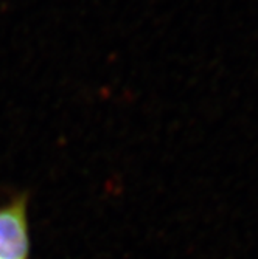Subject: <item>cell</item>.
<instances>
[{
  "instance_id": "obj_1",
  "label": "cell",
  "mask_w": 258,
  "mask_h": 259,
  "mask_svg": "<svg viewBox=\"0 0 258 259\" xmlns=\"http://www.w3.org/2000/svg\"><path fill=\"white\" fill-rule=\"evenodd\" d=\"M27 211L25 194L0 206V259H28L30 228Z\"/></svg>"
}]
</instances>
